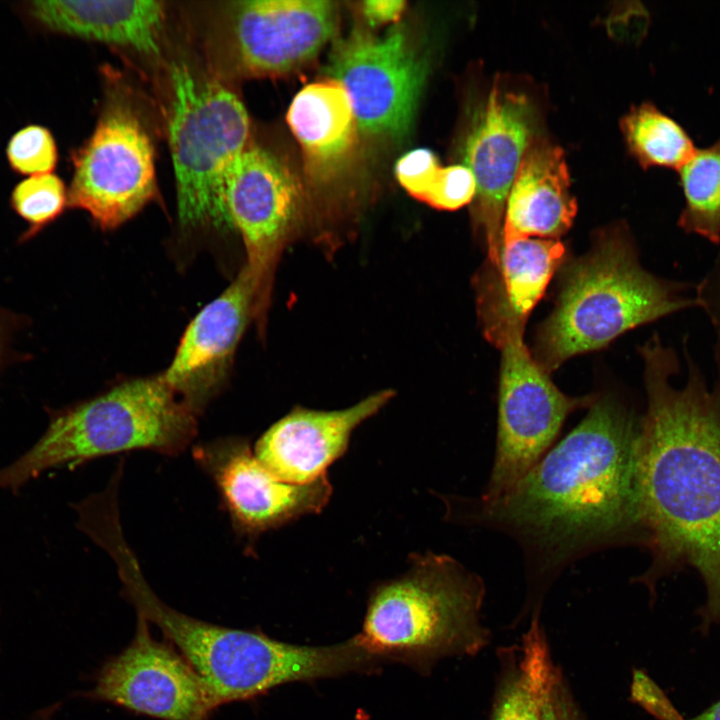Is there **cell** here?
Segmentation results:
<instances>
[{
    "mask_svg": "<svg viewBox=\"0 0 720 720\" xmlns=\"http://www.w3.org/2000/svg\"><path fill=\"white\" fill-rule=\"evenodd\" d=\"M561 280L532 353L548 374L631 329L697 306L685 284L645 270L633 241L620 229L602 233L586 255L564 268Z\"/></svg>",
    "mask_w": 720,
    "mask_h": 720,
    "instance_id": "4",
    "label": "cell"
},
{
    "mask_svg": "<svg viewBox=\"0 0 720 720\" xmlns=\"http://www.w3.org/2000/svg\"><path fill=\"white\" fill-rule=\"evenodd\" d=\"M647 409L641 417L640 490L652 561L632 581L656 583L693 568L705 588L703 625L720 626V383L710 388L687 345L686 382L676 352L656 336L640 348Z\"/></svg>",
    "mask_w": 720,
    "mask_h": 720,
    "instance_id": "2",
    "label": "cell"
},
{
    "mask_svg": "<svg viewBox=\"0 0 720 720\" xmlns=\"http://www.w3.org/2000/svg\"><path fill=\"white\" fill-rule=\"evenodd\" d=\"M102 548L115 563L123 595L136 616L156 626L177 648L204 682L216 708L286 683L371 673L382 665L356 636L329 646H300L188 616L155 594L123 534L108 536Z\"/></svg>",
    "mask_w": 720,
    "mask_h": 720,
    "instance_id": "3",
    "label": "cell"
},
{
    "mask_svg": "<svg viewBox=\"0 0 720 720\" xmlns=\"http://www.w3.org/2000/svg\"><path fill=\"white\" fill-rule=\"evenodd\" d=\"M401 186L413 197L442 210H456L473 201L476 183L465 165L442 167L435 154L419 148L404 154L396 163Z\"/></svg>",
    "mask_w": 720,
    "mask_h": 720,
    "instance_id": "24",
    "label": "cell"
},
{
    "mask_svg": "<svg viewBox=\"0 0 720 720\" xmlns=\"http://www.w3.org/2000/svg\"><path fill=\"white\" fill-rule=\"evenodd\" d=\"M255 295L245 267L189 323L161 374L197 414L222 384L238 342L254 317Z\"/></svg>",
    "mask_w": 720,
    "mask_h": 720,
    "instance_id": "16",
    "label": "cell"
},
{
    "mask_svg": "<svg viewBox=\"0 0 720 720\" xmlns=\"http://www.w3.org/2000/svg\"><path fill=\"white\" fill-rule=\"evenodd\" d=\"M224 203L231 226L244 242V267L255 295L254 319L263 329L275 269L299 220L301 190L274 153L248 144L227 172Z\"/></svg>",
    "mask_w": 720,
    "mask_h": 720,
    "instance_id": "10",
    "label": "cell"
},
{
    "mask_svg": "<svg viewBox=\"0 0 720 720\" xmlns=\"http://www.w3.org/2000/svg\"><path fill=\"white\" fill-rule=\"evenodd\" d=\"M86 697L160 720H205L216 708L192 666L140 616L133 639L102 665Z\"/></svg>",
    "mask_w": 720,
    "mask_h": 720,
    "instance_id": "12",
    "label": "cell"
},
{
    "mask_svg": "<svg viewBox=\"0 0 720 720\" xmlns=\"http://www.w3.org/2000/svg\"><path fill=\"white\" fill-rule=\"evenodd\" d=\"M402 0H369L362 3V12L371 25L395 22L405 8Z\"/></svg>",
    "mask_w": 720,
    "mask_h": 720,
    "instance_id": "30",
    "label": "cell"
},
{
    "mask_svg": "<svg viewBox=\"0 0 720 720\" xmlns=\"http://www.w3.org/2000/svg\"><path fill=\"white\" fill-rule=\"evenodd\" d=\"M287 123L308 172L317 178L333 173L355 144L358 126L351 101L343 86L330 78L310 83L295 95Z\"/></svg>",
    "mask_w": 720,
    "mask_h": 720,
    "instance_id": "21",
    "label": "cell"
},
{
    "mask_svg": "<svg viewBox=\"0 0 720 720\" xmlns=\"http://www.w3.org/2000/svg\"><path fill=\"white\" fill-rule=\"evenodd\" d=\"M25 11L46 30L145 55L159 53L166 15L154 0L33 1Z\"/></svg>",
    "mask_w": 720,
    "mask_h": 720,
    "instance_id": "20",
    "label": "cell"
},
{
    "mask_svg": "<svg viewBox=\"0 0 720 720\" xmlns=\"http://www.w3.org/2000/svg\"><path fill=\"white\" fill-rule=\"evenodd\" d=\"M170 84L168 139L179 221L185 228H232L224 183L249 144L248 112L231 89L184 62L172 66Z\"/></svg>",
    "mask_w": 720,
    "mask_h": 720,
    "instance_id": "7",
    "label": "cell"
},
{
    "mask_svg": "<svg viewBox=\"0 0 720 720\" xmlns=\"http://www.w3.org/2000/svg\"><path fill=\"white\" fill-rule=\"evenodd\" d=\"M695 300L714 330V361L720 382V249L710 269L696 286Z\"/></svg>",
    "mask_w": 720,
    "mask_h": 720,
    "instance_id": "28",
    "label": "cell"
},
{
    "mask_svg": "<svg viewBox=\"0 0 720 720\" xmlns=\"http://www.w3.org/2000/svg\"><path fill=\"white\" fill-rule=\"evenodd\" d=\"M558 239L519 238L502 242L499 264H485L477 279V306L487 340L500 348L523 336L533 308L563 263Z\"/></svg>",
    "mask_w": 720,
    "mask_h": 720,
    "instance_id": "18",
    "label": "cell"
},
{
    "mask_svg": "<svg viewBox=\"0 0 720 720\" xmlns=\"http://www.w3.org/2000/svg\"><path fill=\"white\" fill-rule=\"evenodd\" d=\"M501 350L495 455L482 499L509 490L551 448L566 418L590 407L597 395L571 397L537 363L523 336Z\"/></svg>",
    "mask_w": 720,
    "mask_h": 720,
    "instance_id": "8",
    "label": "cell"
},
{
    "mask_svg": "<svg viewBox=\"0 0 720 720\" xmlns=\"http://www.w3.org/2000/svg\"><path fill=\"white\" fill-rule=\"evenodd\" d=\"M154 146L136 112L122 102L103 111L90 137L72 153L68 206L102 229L137 214L156 194Z\"/></svg>",
    "mask_w": 720,
    "mask_h": 720,
    "instance_id": "9",
    "label": "cell"
},
{
    "mask_svg": "<svg viewBox=\"0 0 720 720\" xmlns=\"http://www.w3.org/2000/svg\"><path fill=\"white\" fill-rule=\"evenodd\" d=\"M641 417L612 394L597 395L586 416L509 490L466 503L465 521L520 546L527 597L517 620L540 618L561 573L592 553L647 545L640 490Z\"/></svg>",
    "mask_w": 720,
    "mask_h": 720,
    "instance_id": "1",
    "label": "cell"
},
{
    "mask_svg": "<svg viewBox=\"0 0 720 720\" xmlns=\"http://www.w3.org/2000/svg\"><path fill=\"white\" fill-rule=\"evenodd\" d=\"M56 706L46 708L35 714L30 720H56L54 718Z\"/></svg>",
    "mask_w": 720,
    "mask_h": 720,
    "instance_id": "32",
    "label": "cell"
},
{
    "mask_svg": "<svg viewBox=\"0 0 720 720\" xmlns=\"http://www.w3.org/2000/svg\"><path fill=\"white\" fill-rule=\"evenodd\" d=\"M334 2L248 0L231 4L228 51L245 77L292 72L312 60L336 28Z\"/></svg>",
    "mask_w": 720,
    "mask_h": 720,
    "instance_id": "14",
    "label": "cell"
},
{
    "mask_svg": "<svg viewBox=\"0 0 720 720\" xmlns=\"http://www.w3.org/2000/svg\"><path fill=\"white\" fill-rule=\"evenodd\" d=\"M197 415L161 375L124 382L51 416L40 439L0 469V489L16 491L45 470L124 451L177 455L195 437Z\"/></svg>",
    "mask_w": 720,
    "mask_h": 720,
    "instance_id": "6",
    "label": "cell"
},
{
    "mask_svg": "<svg viewBox=\"0 0 720 720\" xmlns=\"http://www.w3.org/2000/svg\"><path fill=\"white\" fill-rule=\"evenodd\" d=\"M2 353H3V337H2L1 330H0V362H1V358H2Z\"/></svg>",
    "mask_w": 720,
    "mask_h": 720,
    "instance_id": "33",
    "label": "cell"
},
{
    "mask_svg": "<svg viewBox=\"0 0 720 720\" xmlns=\"http://www.w3.org/2000/svg\"><path fill=\"white\" fill-rule=\"evenodd\" d=\"M11 206L27 224V240L59 217L68 206V190L52 173L30 176L20 181L11 193Z\"/></svg>",
    "mask_w": 720,
    "mask_h": 720,
    "instance_id": "26",
    "label": "cell"
},
{
    "mask_svg": "<svg viewBox=\"0 0 720 720\" xmlns=\"http://www.w3.org/2000/svg\"><path fill=\"white\" fill-rule=\"evenodd\" d=\"M620 128L629 152L644 169L678 171L697 149L686 130L650 102L633 106Z\"/></svg>",
    "mask_w": 720,
    "mask_h": 720,
    "instance_id": "23",
    "label": "cell"
},
{
    "mask_svg": "<svg viewBox=\"0 0 720 720\" xmlns=\"http://www.w3.org/2000/svg\"><path fill=\"white\" fill-rule=\"evenodd\" d=\"M577 212L563 150L536 137L527 148L509 191L502 242L519 238L558 239Z\"/></svg>",
    "mask_w": 720,
    "mask_h": 720,
    "instance_id": "19",
    "label": "cell"
},
{
    "mask_svg": "<svg viewBox=\"0 0 720 720\" xmlns=\"http://www.w3.org/2000/svg\"><path fill=\"white\" fill-rule=\"evenodd\" d=\"M497 658L490 720H542L546 686L554 664L540 619L530 620L520 647H501Z\"/></svg>",
    "mask_w": 720,
    "mask_h": 720,
    "instance_id": "22",
    "label": "cell"
},
{
    "mask_svg": "<svg viewBox=\"0 0 720 720\" xmlns=\"http://www.w3.org/2000/svg\"><path fill=\"white\" fill-rule=\"evenodd\" d=\"M535 128L536 113L528 97L495 83L465 141L464 163L476 183L474 224L486 240L493 267L499 264L507 197L536 138Z\"/></svg>",
    "mask_w": 720,
    "mask_h": 720,
    "instance_id": "13",
    "label": "cell"
},
{
    "mask_svg": "<svg viewBox=\"0 0 720 720\" xmlns=\"http://www.w3.org/2000/svg\"><path fill=\"white\" fill-rule=\"evenodd\" d=\"M542 720H585L568 681L555 665L546 686Z\"/></svg>",
    "mask_w": 720,
    "mask_h": 720,
    "instance_id": "29",
    "label": "cell"
},
{
    "mask_svg": "<svg viewBox=\"0 0 720 720\" xmlns=\"http://www.w3.org/2000/svg\"><path fill=\"white\" fill-rule=\"evenodd\" d=\"M194 457L215 482L234 527L248 537L320 512L331 495L327 476L308 484L281 480L241 438L198 445Z\"/></svg>",
    "mask_w": 720,
    "mask_h": 720,
    "instance_id": "15",
    "label": "cell"
},
{
    "mask_svg": "<svg viewBox=\"0 0 720 720\" xmlns=\"http://www.w3.org/2000/svg\"><path fill=\"white\" fill-rule=\"evenodd\" d=\"M662 720H682L671 709ZM690 720H720V700Z\"/></svg>",
    "mask_w": 720,
    "mask_h": 720,
    "instance_id": "31",
    "label": "cell"
},
{
    "mask_svg": "<svg viewBox=\"0 0 720 720\" xmlns=\"http://www.w3.org/2000/svg\"><path fill=\"white\" fill-rule=\"evenodd\" d=\"M106 493H111V492H106ZM102 494H105V493H102ZM102 494H99V495H102ZM112 494H115V493H112ZM99 495H97V496H99ZM115 495H116V494H115ZM116 496H117V495H116ZM94 497H96V496H94ZM94 497H93V498H94ZM117 497H118V496H117ZM91 499H92V498H91ZM91 499H89V500H91ZM89 500H88V501H89ZM88 501H86V502H88ZM86 502H85V503H86ZM85 503H84V504H85ZM84 504H83V505H84ZM83 505H82V506H83ZM82 506H81V508H82ZM81 508H80V509H81ZM80 509H79V511H80ZM78 514H79V512H78Z\"/></svg>",
    "mask_w": 720,
    "mask_h": 720,
    "instance_id": "34",
    "label": "cell"
},
{
    "mask_svg": "<svg viewBox=\"0 0 720 720\" xmlns=\"http://www.w3.org/2000/svg\"><path fill=\"white\" fill-rule=\"evenodd\" d=\"M677 172L685 198L678 225L686 233L720 244V137L697 148Z\"/></svg>",
    "mask_w": 720,
    "mask_h": 720,
    "instance_id": "25",
    "label": "cell"
},
{
    "mask_svg": "<svg viewBox=\"0 0 720 720\" xmlns=\"http://www.w3.org/2000/svg\"><path fill=\"white\" fill-rule=\"evenodd\" d=\"M412 563L371 594L359 642L383 664L423 674L441 659L481 652L490 643L482 578L447 555H416Z\"/></svg>",
    "mask_w": 720,
    "mask_h": 720,
    "instance_id": "5",
    "label": "cell"
},
{
    "mask_svg": "<svg viewBox=\"0 0 720 720\" xmlns=\"http://www.w3.org/2000/svg\"><path fill=\"white\" fill-rule=\"evenodd\" d=\"M393 395L392 390H383L342 410L294 408L261 436L254 454L285 482H315L326 476L327 467L345 452L353 430Z\"/></svg>",
    "mask_w": 720,
    "mask_h": 720,
    "instance_id": "17",
    "label": "cell"
},
{
    "mask_svg": "<svg viewBox=\"0 0 720 720\" xmlns=\"http://www.w3.org/2000/svg\"><path fill=\"white\" fill-rule=\"evenodd\" d=\"M324 71L345 89L359 129L399 135L414 117L426 64L396 28L381 37L352 32L333 47Z\"/></svg>",
    "mask_w": 720,
    "mask_h": 720,
    "instance_id": "11",
    "label": "cell"
},
{
    "mask_svg": "<svg viewBox=\"0 0 720 720\" xmlns=\"http://www.w3.org/2000/svg\"><path fill=\"white\" fill-rule=\"evenodd\" d=\"M6 156L12 170L30 177L51 173L58 161V150L49 129L30 124L12 135Z\"/></svg>",
    "mask_w": 720,
    "mask_h": 720,
    "instance_id": "27",
    "label": "cell"
}]
</instances>
